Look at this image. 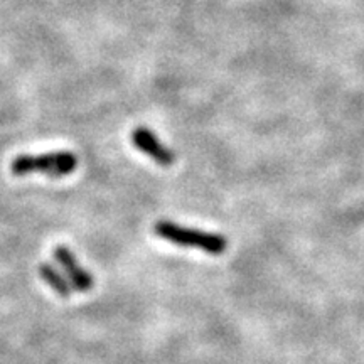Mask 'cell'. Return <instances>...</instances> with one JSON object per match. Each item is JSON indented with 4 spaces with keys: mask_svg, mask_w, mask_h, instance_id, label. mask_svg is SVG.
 Segmentation results:
<instances>
[{
    "mask_svg": "<svg viewBox=\"0 0 364 364\" xmlns=\"http://www.w3.org/2000/svg\"><path fill=\"white\" fill-rule=\"evenodd\" d=\"M154 233L159 238L169 241L172 245L184 248H196L209 255H221L226 252L228 241L225 236L216 233H206L196 228H186L171 221H159L154 226Z\"/></svg>",
    "mask_w": 364,
    "mask_h": 364,
    "instance_id": "1",
    "label": "cell"
},
{
    "mask_svg": "<svg viewBox=\"0 0 364 364\" xmlns=\"http://www.w3.org/2000/svg\"><path fill=\"white\" fill-rule=\"evenodd\" d=\"M78 166V159L73 152H51L43 156H19L11 164L14 176H29V174H48L49 177H65L71 174Z\"/></svg>",
    "mask_w": 364,
    "mask_h": 364,
    "instance_id": "2",
    "label": "cell"
},
{
    "mask_svg": "<svg viewBox=\"0 0 364 364\" xmlns=\"http://www.w3.org/2000/svg\"><path fill=\"white\" fill-rule=\"evenodd\" d=\"M54 260L65 272L73 289L80 290V292H88V290L93 289V277L90 275V272L85 267H81L78 258L75 257V253L70 248L58 247L54 250Z\"/></svg>",
    "mask_w": 364,
    "mask_h": 364,
    "instance_id": "3",
    "label": "cell"
},
{
    "mask_svg": "<svg viewBox=\"0 0 364 364\" xmlns=\"http://www.w3.org/2000/svg\"><path fill=\"white\" fill-rule=\"evenodd\" d=\"M132 144L135 145L140 152H144L145 156L154 159L156 164L162 167H171L176 161L174 152L171 149H167L161 140L157 139L156 134L152 130L145 129V127H139L132 132Z\"/></svg>",
    "mask_w": 364,
    "mask_h": 364,
    "instance_id": "4",
    "label": "cell"
},
{
    "mask_svg": "<svg viewBox=\"0 0 364 364\" xmlns=\"http://www.w3.org/2000/svg\"><path fill=\"white\" fill-rule=\"evenodd\" d=\"M39 275H41V279H43L49 287H51V289L58 295H61L63 299H70L71 292L75 290L71 287L70 280H68L56 267L49 265V263H43V265H39Z\"/></svg>",
    "mask_w": 364,
    "mask_h": 364,
    "instance_id": "5",
    "label": "cell"
}]
</instances>
